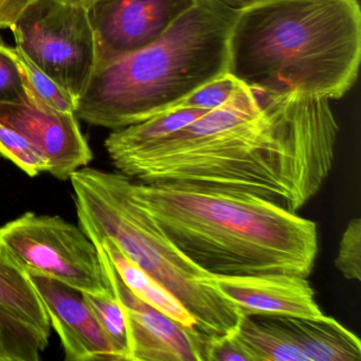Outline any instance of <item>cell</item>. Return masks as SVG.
<instances>
[{
	"mask_svg": "<svg viewBox=\"0 0 361 361\" xmlns=\"http://www.w3.org/2000/svg\"><path fill=\"white\" fill-rule=\"evenodd\" d=\"M338 133L327 99L240 83L223 106L111 161L141 183L244 192L297 213L329 176Z\"/></svg>",
	"mask_w": 361,
	"mask_h": 361,
	"instance_id": "6da1fadb",
	"label": "cell"
},
{
	"mask_svg": "<svg viewBox=\"0 0 361 361\" xmlns=\"http://www.w3.org/2000/svg\"><path fill=\"white\" fill-rule=\"evenodd\" d=\"M128 185L166 238L213 276L312 274L318 229L310 219L244 192L151 185L130 177Z\"/></svg>",
	"mask_w": 361,
	"mask_h": 361,
	"instance_id": "7a4b0ae2",
	"label": "cell"
},
{
	"mask_svg": "<svg viewBox=\"0 0 361 361\" xmlns=\"http://www.w3.org/2000/svg\"><path fill=\"white\" fill-rule=\"evenodd\" d=\"M360 60L358 0H270L236 12L227 73L267 96L339 100Z\"/></svg>",
	"mask_w": 361,
	"mask_h": 361,
	"instance_id": "3957f363",
	"label": "cell"
},
{
	"mask_svg": "<svg viewBox=\"0 0 361 361\" xmlns=\"http://www.w3.org/2000/svg\"><path fill=\"white\" fill-rule=\"evenodd\" d=\"M236 12L217 0H196L157 41L97 67L75 116L115 130L174 109L227 73Z\"/></svg>",
	"mask_w": 361,
	"mask_h": 361,
	"instance_id": "277c9868",
	"label": "cell"
},
{
	"mask_svg": "<svg viewBox=\"0 0 361 361\" xmlns=\"http://www.w3.org/2000/svg\"><path fill=\"white\" fill-rule=\"evenodd\" d=\"M79 227L94 245L113 240L137 266L164 285L195 318L207 337L232 333L243 314L211 274L183 255L134 202L128 177L84 166L71 178Z\"/></svg>",
	"mask_w": 361,
	"mask_h": 361,
	"instance_id": "5b68a950",
	"label": "cell"
},
{
	"mask_svg": "<svg viewBox=\"0 0 361 361\" xmlns=\"http://www.w3.org/2000/svg\"><path fill=\"white\" fill-rule=\"evenodd\" d=\"M0 261L82 293L111 291L98 246L61 216L26 212L0 227Z\"/></svg>",
	"mask_w": 361,
	"mask_h": 361,
	"instance_id": "8992f818",
	"label": "cell"
},
{
	"mask_svg": "<svg viewBox=\"0 0 361 361\" xmlns=\"http://www.w3.org/2000/svg\"><path fill=\"white\" fill-rule=\"evenodd\" d=\"M10 29L16 46L79 100L97 68L90 9L63 0H35Z\"/></svg>",
	"mask_w": 361,
	"mask_h": 361,
	"instance_id": "52a82bcc",
	"label": "cell"
},
{
	"mask_svg": "<svg viewBox=\"0 0 361 361\" xmlns=\"http://www.w3.org/2000/svg\"><path fill=\"white\" fill-rule=\"evenodd\" d=\"M196 0H96L90 18L97 67L157 41Z\"/></svg>",
	"mask_w": 361,
	"mask_h": 361,
	"instance_id": "ba28073f",
	"label": "cell"
},
{
	"mask_svg": "<svg viewBox=\"0 0 361 361\" xmlns=\"http://www.w3.org/2000/svg\"><path fill=\"white\" fill-rule=\"evenodd\" d=\"M109 283L126 314L130 361H204L207 336L190 331L139 299L124 284L102 246L98 245Z\"/></svg>",
	"mask_w": 361,
	"mask_h": 361,
	"instance_id": "9c48e42d",
	"label": "cell"
},
{
	"mask_svg": "<svg viewBox=\"0 0 361 361\" xmlns=\"http://www.w3.org/2000/svg\"><path fill=\"white\" fill-rule=\"evenodd\" d=\"M0 121L26 137L47 160V172L61 180H68L94 158L75 113L30 101L4 103Z\"/></svg>",
	"mask_w": 361,
	"mask_h": 361,
	"instance_id": "30bf717a",
	"label": "cell"
},
{
	"mask_svg": "<svg viewBox=\"0 0 361 361\" xmlns=\"http://www.w3.org/2000/svg\"><path fill=\"white\" fill-rule=\"evenodd\" d=\"M26 274L60 337L67 361H120L82 293L43 274Z\"/></svg>",
	"mask_w": 361,
	"mask_h": 361,
	"instance_id": "8fae6325",
	"label": "cell"
},
{
	"mask_svg": "<svg viewBox=\"0 0 361 361\" xmlns=\"http://www.w3.org/2000/svg\"><path fill=\"white\" fill-rule=\"evenodd\" d=\"M219 293L245 314L318 317L322 314L307 278L295 274L213 276Z\"/></svg>",
	"mask_w": 361,
	"mask_h": 361,
	"instance_id": "7c38bea8",
	"label": "cell"
},
{
	"mask_svg": "<svg viewBox=\"0 0 361 361\" xmlns=\"http://www.w3.org/2000/svg\"><path fill=\"white\" fill-rule=\"evenodd\" d=\"M308 361H359L356 335L331 317L279 316Z\"/></svg>",
	"mask_w": 361,
	"mask_h": 361,
	"instance_id": "4fadbf2b",
	"label": "cell"
},
{
	"mask_svg": "<svg viewBox=\"0 0 361 361\" xmlns=\"http://www.w3.org/2000/svg\"><path fill=\"white\" fill-rule=\"evenodd\" d=\"M99 245L103 247L120 278L135 295L180 323L185 329L200 331L195 318L178 299L153 276L130 261L113 240L103 238Z\"/></svg>",
	"mask_w": 361,
	"mask_h": 361,
	"instance_id": "5bb4252c",
	"label": "cell"
},
{
	"mask_svg": "<svg viewBox=\"0 0 361 361\" xmlns=\"http://www.w3.org/2000/svg\"><path fill=\"white\" fill-rule=\"evenodd\" d=\"M234 334L253 361H308L276 314H245Z\"/></svg>",
	"mask_w": 361,
	"mask_h": 361,
	"instance_id": "9a60e30c",
	"label": "cell"
},
{
	"mask_svg": "<svg viewBox=\"0 0 361 361\" xmlns=\"http://www.w3.org/2000/svg\"><path fill=\"white\" fill-rule=\"evenodd\" d=\"M208 111L200 109H173L164 111L145 121L113 130L105 139V149L109 159L136 151L189 126Z\"/></svg>",
	"mask_w": 361,
	"mask_h": 361,
	"instance_id": "2e32d148",
	"label": "cell"
},
{
	"mask_svg": "<svg viewBox=\"0 0 361 361\" xmlns=\"http://www.w3.org/2000/svg\"><path fill=\"white\" fill-rule=\"evenodd\" d=\"M0 307L50 336L51 324L43 302L26 274L0 261Z\"/></svg>",
	"mask_w": 361,
	"mask_h": 361,
	"instance_id": "e0dca14e",
	"label": "cell"
},
{
	"mask_svg": "<svg viewBox=\"0 0 361 361\" xmlns=\"http://www.w3.org/2000/svg\"><path fill=\"white\" fill-rule=\"evenodd\" d=\"M13 54L30 102L56 111L75 113L77 99L42 71L18 46L13 47Z\"/></svg>",
	"mask_w": 361,
	"mask_h": 361,
	"instance_id": "ac0fdd59",
	"label": "cell"
},
{
	"mask_svg": "<svg viewBox=\"0 0 361 361\" xmlns=\"http://www.w3.org/2000/svg\"><path fill=\"white\" fill-rule=\"evenodd\" d=\"M82 295L109 343L117 353L119 360L130 361V339L126 314L113 289L102 295Z\"/></svg>",
	"mask_w": 361,
	"mask_h": 361,
	"instance_id": "d6986e66",
	"label": "cell"
},
{
	"mask_svg": "<svg viewBox=\"0 0 361 361\" xmlns=\"http://www.w3.org/2000/svg\"><path fill=\"white\" fill-rule=\"evenodd\" d=\"M0 155L13 162L28 176L48 171V161L35 145L20 133L0 121Z\"/></svg>",
	"mask_w": 361,
	"mask_h": 361,
	"instance_id": "ffe728a7",
	"label": "cell"
},
{
	"mask_svg": "<svg viewBox=\"0 0 361 361\" xmlns=\"http://www.w3.org/2000/svg\"><path fill=\"white\" fill-rule=\"evenodd\" d=\"M240 82L229 73L215 78L181 100L174 109H200L213 111L223 106L235 92Z\"/></svg>",
	"mask_w": 361,
	"mask_h": 361,
	"instance_id": "44dd1931",
	"label": "cell"
},
{
	"mask_svg": "<svg viewBox=\"0 0 361 361\" xmlns=\"http://www.w3.org/2000/svg\"><path fill=\"white\" fill-rule=\"evenodd\" d=\"M335 266L348 280H361V219L348 223L340 240Z\"/></svg>",
	"mask_w": 361,
	"mask_h": 361,
	"instance_id": "7402d4cb",
	"label": "cell"
},
{
	"mask_svg": "<svg viewBox=\"0 0 361 361\" xmlns=\"http://www.w3.org/2000/svg\"><path fill=\"white\" fill-rule=\"evenodd\" d=\"M29 101L13 47L0 37V104Z\"/></svg>",
	"mask_w": 361,
	"mask_h": 361,
	"instance_id": "603a6c76",
	"label": "cell"
},
{
	"mask_svg": "<svg viewBox=\"0 0 361 361\" xmlns=\"http://www.w3.org/2000/svg\"><path fill=\"white\" fill-rule=\"evenodd\" d=\"M204 361H253L234 331L217 337H204Z\"/></svg>",
	"mask_w": 361,
	"mask_h": 361,
	"instance_id": "cb8c5ba5",
	"label": "cell"
},
{
	"mask_svg": "<svg viewBox=\"0 0 361 361\" xmlns=\"http://www.w3.org/2000/svg\"><path fill=\"white\" fill-rule=\"evenodd\" d=\"M35 0H0V29H10L22 12Z\"/></svg>",
	"mask_w": 361,
	"mask_h": 361,
	"instance_id": "d4e9b609",
	"label": "cell"
},
{
	"mask_svg": "<svg viewBox=\"0 0 361 361\" xmlns=\"http://www.w3.org/2000/svg\"><path fill=\"white\" fill-rule=\"evenodd\" d=\"M217 1L235 10V11H238V10L246 9V8L266 3V1H270V0H217Z\"/></svg>",
	"mask_w": 361,
	"mask_h": 361,
	"instance_id": "484cf974",
	"label": "cell"
},
{
	"mask_svg": "<svg viewBox=\"0 0 361 361\" xmlns=\"http://www.w3.org/2000/svg\"><path fill=\"white\" fill-rule=\"evenodd\" d=\"M63 1L73 4V5L82 6V7H85L87 8V9H90V8L92 7V4H94L96 0H63Z\"/></svg>",
	"mask_w": 361,
	"mask_h": 361,
	"instance_id": "4316f807",
	"label": "cell"
}]
</instances>
